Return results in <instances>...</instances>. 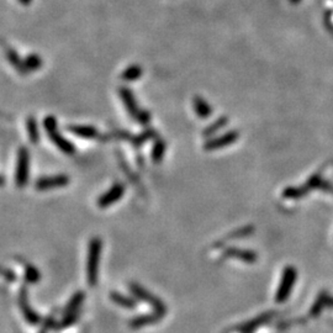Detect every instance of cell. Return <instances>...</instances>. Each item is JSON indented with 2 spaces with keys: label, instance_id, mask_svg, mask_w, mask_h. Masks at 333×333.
<instances>
[{
  "label": "cell",
  "instance_id": "obj_1",
  "mask_svg": "<svg viewBox=\"0 0 333 333\" xmlns=\"http://www.w3.org/2000/svg\"><path fill=\"white\" fill-rule=\"evenodd\" d=\"M101 253V241L99 238H94L89 245V254H88V281L91 285L97 284L98 279V265L100 260Z\"/></svg>",
  "mask_w": 333,
  "mask_h": 333
},
{
  "label": "cell",
  "instance_id": "obj_2",
  "mask_svg": "<svg viewBox=\"0 0 333 333\" xmlns=\"http://www.w3.org/2000/svg\"><path fill=\"white\" fill-rule=\"evenodd\" d=\"M45 128H46L51 141H53L55 145L58 147L61 151L64 153L74 152V146L72 145L70 141H67L64 137L59 135L58 128H57V121L53 116H47L46 120H45Z\"/></svg>",
  "mask_w": 333,
  "mask_h": 333
},
{
  "label": "cell",
  "instance_id": "obj_3",
  "mask_svg": "<svg viewBox=\"0 0 333 333\" xmlns=\"http://www.w3.org/2000/svg\"><path fill=\"white\" fill-rule=\"evenodd\" d=\"M296 279V272L295 269L289 267V268L285 269L284 275H283V280H281V285L279 287L278 294H277V301L278 302H283L285 300L287 299L289 296L290 292L293 289V285L295 283Z\"/></svg>",
  "mask_w": 333,
  "mask_h": 333
},
{
  "label": "cell",
  "instance_id": "obj_4",
  "mask_svg": "<svg viewBox=\"0 0 333 333\" xmlns=\"http://www.w3.org/2000/svg\"><path fill=\"white\" fill-rule=\"evenodd\" d=\"M29 162L30 156L29 151L23 147L19 151V162H17V173H16V183L19 187H24L28 182L29 175Z\"/></svg>",
  "mask_w": 333,
  "mask_h": 333
},
{
  "label": "cell",
  "instance_id": "obj_5",
  "mask_svg": "<svg viewBox=\"0 0 333 333\" xmlns=\"http://www.w3.org/2000/svg\"><path fill=\"white\" fill-rule=\"evenodd\" d=\"M119 95L120 98H121V100L124 101V105L126 110H127V113L136 119V116L139 115L141 110L139 109V105H137L134 93L128 88H126V86H122V88H119Z\"/></svg>",
  "mask_w": 333,
  "mask_h": 333
},
{
  "label": "cell",
  "instance_id": "obj_6",
  "mask_svg": "<svg viewBox=\"0 0 333 333\" xmlns=\"http://www.w3.org/2000/svg\"><path fill=\"white\" fill-rule=\"evenodd\" d=\"M70 179L65 175H57V176H50V178H42L36 183V188L37 190H50V189H55L58 187H63V185L68 184Z\"/></svg>",
  "mask_w": 333,
  "mask_h": 333
},
{
  "label": "cell",
  "instance_id": "obj_7",
  "mask_svg": "<svg viewBox=\"0 0 333 333\" xmlns=\"http://www.w3.org/2000/svg\"><path fill=\"white\" fill-rule=\"evenodd\" d=\"M124 191H125V188L122 184L114 185V187L111 188L106 194L103 195V196L99 199V202H98L99 206H100V208H106V206L111 205V204L116 203L120 197L122 196Z\"/></svg>",
  "mask_w": 333,
  "mask_h": 333
},
{
  "label": "cell",
  "instance_id": "obj_8",
  "mask_svg": "<svg viewBox=\"0 0 333 333\" xmlns=\"http://www.w3.org/2000/svg\"><path fill=\"white\" fill-rule=\"evenodd\" d=\"M131 290L134 292L135 295L139 296L140 299L145 300V301L151 302L152 305H154L156 310H157L160 314L166 313V307H164L163 304H162V301H160V300H157L156 298H152V295H149L145 289H142L141 286H137V285H132Z\"/></svg>",
  "mask_w": 333,
  "mask_h": 333
},
{
  "label": "cell",
  "instance_id": "obj_9",
  "mask_svg": "<svg viewBox=\"0 0 333 333\" xmlns=\"http://www.w3.org/2000/svg\"><path fill=\"white\" fill-rule=\"evenodd\" d=\"M237 137H238V134L235 131L232 132H229V134L224 135V136H221L220 139H215L212 141H210L205 145V148L206 149H217V148H221V147H225V146H229L231 143H233L235 141L237 140Z\"/></svg>",
  "mask_w": 333,
  "mask_h": 333
},
{
  "label": "cell",
  "instance_id": "obj_10",
  "mask_svg": "<svg viewBox=\"0 0 333 333\" xmlns=\"http://www.w3.org/2000/svg\"><path fill=\"white\" fill-rule=\"evenodd\" d=\"M68 130L73 132L77 136L84 137V139L88 140H94L99 137L98 130L95 127H92V126H71Z\"/></svg>",
  "mask_w": 333,
  "mask_h": 333
},
{
  "label": "cell",
  "instance_id": "obj_11",
  "mask_svg": "<svg viewBox=\"0 0 333 333\" xmlns=\"http://www.w3.org/2000/svg\"><path fill=\"white\" fill-rule=\"evenodd\" d=\"M142 76L143 68L139 64H131L121 73V79L124 82H136Z\"/></svg>",
  "mask_w": 333,
  "mask_h": 333
},
{
  "label": "cell",
  "instance_id": "obj_12",
  "mask_svg": "<svg viewBox=\"0 0 333 333\" xmlns=\"http://www.w3.org/2000/svg\"><path fill=\"white\" fill-rule=\"evenodd\" d=\"M42 65H43V61H42L41 57L36 55V53H31V55L26 56L25 58H24V67H25L26 74L38 71Z\"/></svg>",
  "mask_w": 333,
  "mask_h": 333
},
{
  "label": "cell",
  "instance_id": "obj_13",
  "mask_svg": "<svg viewBox=\"0 0 333 333\" xmlns=\"http://www.w3.org/2000/svg\"><path fill=\"white\" fill-rule=\"evenodd\" d=\"M7 58H8L9 63H10V64L13 65L15 70L19 72L20 74L26 76L25 67H24V58H21L16 51H15L14 49H8L7 50Z\"/></svg>",
  "mask_w": 333,
  "mask_h": 333
},
{
  "label": "cell",
  "instance_id": "obj_14",
  "mask_svg": "<svg viewBox=\"0 0 333 333\" xmlns=\"http://www.w3.org/2000/svg\"><path fill=\"white\" fill-rule=\"evenodd\" d=\"M193 104H194L195 113H196L197 115L200 116V118L206 119V118H209V116L212 114L211 106H210V105L206 103V101L204 100L203 98L195 97Z\"/></svg>",
  "mask_w": 333,
  "mask_h": 333
},
{
  "label": "cell",
  "instance_id": "obj_15",
  "mask_svg": "<svg viewBox=\"0 0 333 333\" xmlns=\"http://www.w3.org/2000/svg\"><path fill=\"white\" fill-rule=\"evenodd\" d=\"M161 317H162V314L153 315V316H149L148 315V316H143V317H139V319H135L131 322V325H132V327H142L145 325H148V323L157 322Z\"/></svg>",
  "mask_w": 333,
  "mask_h": 333
},
{
  "label": "cell",
  "instance_id": "obj_16",
  "mask_svg": "<svg viewBox=\"0 0 333 333\" xmlns=\"http://www.w3.org/2000/svg\"><path fill=\"white\" fill-rule=\"evenodd\" d=\"M111 299H113L118 305L124 306L126 308H134L135 305H136V302H135L134 300L130 298H126L124 295H120L119 293L111 294Z\"/></svg>",
  "mask_w": 333,
  "mask_h": 333
},
{
  "label": "cell",
  "instance_id": "obj_17",
  "mask_svg": "<svg viewBox=\"0 0 333 333\" xmlns=\"http://www.w3.org/2000/svg\"><path fill=\"white\" fill-rule=\"evenodd\" d=\"M28 132L31 142L37 143L38 141V130H37V124H36V120L30 116L28 120Z\"/></svg>",
  "mask_w": 333,
  "mask_h": 333
},
{
  "label": "cell",
  "instance_id": "obj_18",
  "mask_svg": "<svg viewBox=\"0 0 333 333\" xmlns=\"http://www.w3.org/2000/svg\"><path fill=\"white\" fill-rule=\"evenodd\" d=\"M226 124H227V119L226 118L218 119L217 121H215L214 124H212L211 126H209V127L206 128L205 132H204V135H205V136H210V135L215 134L216 131L220 130L221 127H224V126L226 125Z\"/></svg>",
  "mask_w": 333,
  "mask_h": 333
},
{
  "label": "cell",
  "instance_id": "obj_19",
  "mask_svg": "<svg viewBox=\"0 0 333 333\" xmlns=\"http://www.w3.org/2000/svg\"><path fill=\"white\" fill-rule=\"evenodd\" d=\"M164 151H166V145H164L163 141H158V142L154 145V148H153V152H152L153 160L156 162L162 160Z\"/></svg>",
  "mask_w": 333,
  "mask_h": 333
},
{
  "label": "cell",
  "instance_id": "obj_20",
  "mask_svg": "<svg viewBox=\"0 0 333 333\" xmlns=\"http://www.w3.org/2000/svg\"><path fill=\"white\" fill-rule=\"evenodd\" d=\"M84 299V294L83 293H78L76 296H74L73 299H72V301L68 304V307H67V313L68 314H72V313H76V310L78 308V306L80 305V302L83 301Z\"/></svg>",
  "mask_w": 333,
  "mask_h": 333
},
{
  "label": "cell",
  "instance_id": "obj_21",
  "mask_svg": "<svg viewBox=\"0 0 333 333\" xmlns=\"http://www.w3.org/2000/svg\"><path fill=\"white\" fill-rule=\"evenodd\" d=\"M229 254H235L237 256L236 258H241V259L246 260V262H253L254 259H256V256H254V253H252V252H247V251H230Z\"/></svg>",
  "mask_w": 333,
  "mask_h": 333
},
{
  "label": "cell",
  "instance_id": "obj_22",
  "mask_svg": "<svg viewBox=\"0 0 333 333\" xmlns=\"http://www.w3.org/2000/svg\"><path fill=\"white\" fill-rule=\"evenodd\" d=\"M26 279H28L29 283H36V281L40 279V273H38L34 267H28L26 268Z\"/></svg>",
  "mask_w": 333,
  "mask_h": 333
},
{
  "label": "cell",
  "instance_id": "obj_23",
  "mask_svg": "<svg viewBox=\"0 0 333 333\" xmlns=\"http://www.w3.org/2000/svg\"><path fill=\"white\" fill-rule=\"evenodd\" d=\"M136 120L140 122V124L147 125L149 122V120H151V115H149L148 111L141 110L139 113V115L136 116Z\"/></svg>",
  "mask_w": 333,
  "mask_h": 333
},
{
  "label": "cell",
  "instance_id": "obj_24",
  "mask_svg": "<svg viewBox=\"0 0 333 333\" xmlns=\"http://www.w3.org/2000/svg\"><path fill=\"white\" fill-rule=\"evenodd\" d=\"M329 16H331V13H327L325 17V24L327 29H329V31H331V34L333 35V24L331 23V20H329Z\"/></svg>",
  "mask_w": 333,
  "mask_h": 333
},
{
  "label": "cell",
  "instance_id": "obj_25",
  "mask_svg": "<svg viewBox=\"0 0 333 333\" xmlns=\"http://www.w3.org/2000/svg\"><path fill=\"white\" fill-rule=\"evenodd\" d=\"M19 3H20V4L25 5V7H26V5H30V4H31L32 0H19Z\"/></svg>",
  "mask_w": 333,
  "mask_h": 333
},
{
  "label": "cell",
  "instance_id": "obj_26",
  "mask_svg": "<svg viewBox=\"0 0 333 333\" xmlns=\"http://www.w3.org/2000/svg\"><path fill=\"white\" fill-rule=\"evenodd\" d=\"M300 2H301V0H290V3H292V4H294V5L299 4Z\"/></svg>",
  "mask_w": 333,
  "mask_h": 333
},
{
  "label": "cell",
  "instance_id": "obj_27",
  "mask_svg": "<svg viewBox=\"0 0 333 333\" xmlns=\"http://www.w3.org/2000/svg\"><path fill=\"white\" fill-rule=\"evenodd\" d=\"M2 183H4V181H3V179L0 178V184H2Z\"/></svg>",
  "mask_w": 333,
  "mask_h": 333
}]
</instances>
